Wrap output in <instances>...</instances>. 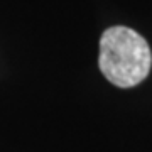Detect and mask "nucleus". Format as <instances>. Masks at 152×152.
<instances>
[{
    "mask_svg": "<svg viewBox=\"0 0 152 152\" xmlns=\"http://www.w3.org/2000/svg\"><path fill=\"white\" fill-rule=\"evenodd\" d=\"M98 64L115 86L132 88L145 80L151 71V48L134 29L115 26L107 29L100 39Z\"/></svg>",
    "mask_w": 152,
    "mask_h": 152,
    "instance_id": "1",
    "label": "nucleus"
}]
</instances>
